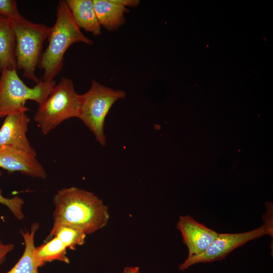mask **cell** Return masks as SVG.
Returning <instances> with one entry per match:
<instances>
[{
	"mask_svg": "<svg viewBox=\"0 0 273 273\" xmlns=\"http://www.w3.org/2000/svg\"><path fill=\"white\" fill-rule=\"evenodd\" d=\"M54 205L52 228L45 239L53 238L56 230L67 225L89 235L104 228L108 223L107 207L93 193L74 187L58 190L53 198Z\"/></svg>",
	"mask_w": 273,
	"mask_h": 273,
	"instance_id": "1",
	"label": "cell"
},
{
	"mask_svg": "<svg viewBox=\"0 0 273 273\" xmlns=\"http://www.w3.org/2000/svg\"><path fill=\"white\" fill-rule=\"evenodd\" d=\"M48 46L41 54L38 66L43 70L42 80L51 82L63 67L64 56L72 44L93 41L85 36L75 23L65 1H60L57 8V19L48 38Z\"/></svg>",
	"mask_w": 273,
	"mask_h": 273,
	"instance_id": "2",
	"label": "cell"
},
{
	"mask_svg": "<svg viewBox=\"0 0 273 273\" xmlns=\"http://www.w3.org/2000/svg\"><path fill=\"white\" fill-rule=\"evenodd\" d=\"M80 104L81 95L75 90L72 80L63 77L38 106L33 119L41 132L47 134L65 120L78 118Z\"/></svg>",
	"mask_w": 273,
	"mask_h": 273,
	"instance_id": "3",
	"label": "cell"
},
{
	"mask_svg": "<svg viewBox=\"0 0 273 273\" xmlns=\"http://www.w3.org/2000/svg\"><path fill=\"white\" fill-rule=\"evenodd\" d=\"M15 36V55L16 68L22 70L24 77L34 81H39L35 74L43 44L48 39L51 27L29 21L22 15L12 20Z\"/></svg>",
	"mask_w": 273,
	"mask_h": 273,
	"instance_id": "4",
	"label": "cell"
},
{
	"mask_svg": "<svg viewBox=\"0 0 273 273\" xmlns=\"http://www.w3.org/2000/svg\"><path fill=\"white\" fill-rule=\"evenodd\" d=\"M0 77V119L7 116L28 110L25 106L28 100L39 106L46 100L56 85L54 80L46 82L40 79L32 87L26 85L18 75L16 68H4Z\"/></svg>",
	"mask_w": 273,
	"mask_h": 273,
	"instance_id": "5",
	"label": "cell"
},
{
	"mask_svg": "<svg viewBox=\"0 0 273 273\" xmlns=\"http://www.w3.org/2000/svg\"><path fill=\"white\" fill-rule=\"evenodd\" d=\"M123 90H115L93 80L89 90L81 95V104L78 118L94 134L97 141L105 146L106 136L104 124L109 111L115 102L124 99Z\"/></svg>",
	"mask_w": 273,
	"mask_h": 273,
	"instance_id": "6",
	"label": "cell"
},
{
	"mask_svg": "<svg viewBox=\"0 0 273 273\" xmlns=\"http://www.w3.org/2000/svg\"><path fill=\"white\" fill-rule=\"evenodd\" d=\"M266 218L261 226L252 231L233 234L218 233L217 237L207 249L198 255L188 256L185 261L178 266V268L183 271L196 264L223 259L235 249L248 241L265 235L272 237V218Z\"/></svg>",
	"mask_w": 273,
	"mask_h": 273,
	"instance_id": "7",
	"label": "cell"
},
{
	"mask_svg": "<svg viewBox=\"0 0 273 273\" xmlns=\"http://www.w3.org/2000/svg\"><path fill=\"white\" fill-rule=\"evenodd\" d=\"M30 121L25 111L5 117L0 128V147H11L36 156V152L27 136Z\"/></svg>",
	"mask_w": 273,
	"mask_h": 273,
	"instance_id": "8",
	"label": "cell"
},
{
	"mask_svg": "<svg viewBox=\"0 0 273 273\" xmlns=\"http://www.w3.org/2000/svg\"><path fill=\"white\" fill-rule=\"evenodd\" d=\"M176 227L188 249V256L197 255L204 251L218 235L189 215L180 216Z\"/></svg>",
	"mask_w": 273,
	"mask_h": 273,
	"instance_id": "9",
	"label": "cell"
},
{
	"mask_svg": "<svg viewBox=\"0 0 273 273\" xmlns=\"http://www.w3.org/2000/svg\"><path fill=\"white\" fill-rule=\"evenodd\" d=\"M0 168L9 172L46 179L47 173L36 156L7 146L0 147Z\"/></svg>",
	"mask_w": 273,
	"mask_h": 273,
	"instance_id": "10",
	"label": "cell"
},
{
	"mask_svg": "<svg viewBox=\"0 0 273 273\" xmlns=\"http://www.w3.org/2000/svg\"><path fill=\"white\" fill-rule=\"evenodd\" d=\"M72 17L78 27L95 36L101 34V26L95 12L93 0H66Z\"/></svg>",
	"mask_w": 273,
	"mask_h": 273,
	"instance_id": "11",
	"label": "cell"
},
{
	"mask_svg": "<svg viewBox=\"0 0 273 273\" xmlns=\"http://www.w3.org/2000/svg\"><path fill=\"white\" fill-rule=\"evenodd\" d=\"M97 17L101 26L107 30H117L125 22L126 8L113 2L112 0H93Z\"/></svg>",
	"mask_w": 273,
	"mask_h": 273,
	"instance_id": "12",
	"label": "cell"
},
{
	"mask_svg": "<svg viewBox=\"0 0 273 273\" xmlns=\"http://www.w3.org/2000/svg\"><path fill=\"white\" fill-rule=\"evenodd\" d=\"M13 21L0 15V69L16 68ZM17 69V68H16Z\"/></svg>",
	"mask_w": 273,
	"mask_h": 273,
	"instance_id": "13",
	"label": "cell"
},
{
	"mask_svg": "<svg viewBox=\"0 0 273 273\" xmlns=\"http://www.w3.org/2000/svg\"><path fill=\"white\" fill-rule=\"evenodd\" d=\"M38 228L39 224L35 222L31 225L29 231H21L25 244L24 252L16 264L5 273H39L33 254L34 236Z\"/></svg>",
	"mask_w": 273,
	"mask_h": 273,
	"instance_id": "14",
	"label": "cell"
},
{
	"mask_svg": "<svg viewBox=\"0 0 273 273\" xmlns=\"http://www.w3.org/2000/svg\"><path fill=\"white\" fill-rule=\"evenodd\" d=\"M67 248L57 237H54L38 247H35L33 254L35 261L38 267L46 263L54 260L70 262L67 256Z\"/></svg>",
	"mask_w": 273,
	"mask_h": 273,
	"instance_id": "15",
	"label": "cell"
},
{
	"mask_svg": "<svg viewBox=\"0 0 273 273\" xmlns=\"http://www.w3.org/2000/svg\"><path fill=\"white\" fill-rule=\"evenodd\" d=\"M86 236L84 233L76 228L62 225L56 230L53 238L57 237L67 249L74 250L77 246L84 243Z\"/></svg>",
	"mask_w": 273,
	"mask_h": 273,
	"instance_id": "16",
	"label": "cell"
},
{
	"mask_svg": "<svg viewBox=\"0 0 273 273\" xmlns=\"http://www.w3.org/2000/svg\"><path fill=\"white\" fill-rule=\"evenodd\" d=\"M0 171V176L2 175ZM0 204L6 206L17 219L21 220L24 218L23 207L24 202L23 199L18 196L12 198L4 197L0 190Z\"/></svg>",
	"mask_w": 273,
	"mask_h": 273,
	"instance_id": "17",
	"label": "cell"
},
{
	"mask_svg": "<svg viewBox=\"0 0 273 273\" xmlns=\"http://www.w3.org/2000/svg\"><path fill=\"white\" fill-rule=\"evenodd\" d=\"M0 15L14 20L21 16L14 0H0Z\"/></svg>",
	"mask_w": 273,
	"mask_h": 273,
	"instance_id": "18",
	"label": "cell"
},
{
	"mask_svg": "<svg viewBox=\"0 0 273 273\" xmlns=\"http://www.w3.org/2000/svg\"><path fill=\"white\" fill-rule=\"evenodd\" d=\"M14 248L13 244H4L0 242V264L5 260L6 256L12 251Z\"/></svg>",
	"mask_w": 273,
	"mask_h": 273,
	"instance_id": "19",
	"label": "cell"
},
{
	"mask_svg": "<svg viewBox=\"0 0 273 273\" xmlns=\"http://www.w3.org/2000/svg\"><path fill=\"white\" fill-rule=\"evenodd\" d=\"M113 2L124 7H137L140 3L139 0H112Z\"/></svg>",
	"mask_w": 273,
	"mask_h": 273,
	"instance_id": "20",
	"label": "cell"
},
{
	"mask_svg": "<svg viewBox=\"0 0 273 273\" xmlns=\"http://www.w3.org/2000/svg\"><path fill=\"white\" fill-rule=\"evenodd\" d=\"M122 273H140L139 268L137 266L126 267L124 269Z\"/></svg>",
	"mask_w": 273,
	"mask_h": 273,
	"instance_id": "21",
	"label": "cell"
},
{
	"mask_svg": "<svg viewBox=\"0 0 273 273\" xmlns=\"http://www.w3.org/2000/svg\"><path fill=\"white\" fill-rule=\"evenodd\" d=\"M2 242V241H1V239H0V242Z\"/></svg>",
	"mask_w": 273,
	"mask_h": 273,
	"instance_id": "22",
	"label": "cell"
}]
</instances>
